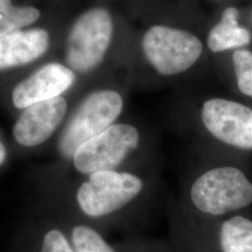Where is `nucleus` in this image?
<instances>
[{
  "instance_id": "f257e3e1",
  "label": "nucleus",
  "mask_w": 252,
  "mask_h": 252,
  "mask_svg": "<svg viewBox=\"0 0 252 252\" xmlns=\"http://www.w3.org/2000/svg\"><path fill=\"white\" fill-rule=\"evenodd\" d=\"M189 199L200 213L223 216L252 204V182L234 166L209 167L192 180Z\"/></svg>"
},
{
  "instance_id": "f03ea898",
  "label": "nucleus",
  "mask_w": 252,
  "mask_h": 252,
  "mask_svg": "<svg viewBox=\"0 0 252 252\" xmlns=\"http://www.w3.org/2000/svg\"><path fill=\"white\" fill-rule=\"evenodd\" d=\"M145 181L130 172L108 170L89 175L78 189L82 212L93 218L108 216L125 208L140 196Z\"/></svg>"
},
{
  "instance_id": "7ed1b4c3",
  "label": "nucleus",
  "mask_w": 252,
  "mask_h": 252,
  "mask_svg": "<svg viewBox=\"0 0 252 252\" xmlns=\"http://www.w3.org/2000/svg\"><path fill=\"white\" fill-rule=\"evenodd\" d=\"M124 108L122 95L112 90L94 92L77 108L59 140V151L66 158L88 140L115 124Z\"/></svg>"
},
{
  "instance_id": "20e7f679",
  "label": "nucleus",
  "mask_w": 252,
  "mask_h": 252,
  "mask_svg": "<svg viewBox=\"0 0 252 252\" xmlns=\"http://www.w3.org/2000/svg\"><path fill=\"white\" fill-rule=\"evenodd\" d=\"M142 140L143 135L136 126L114 124L81 145L72 156L73 164L78 171L86 175L116 170L139 150Z\"/></svg>"
},
{
  "instance_id": "39448f33",
  "label": "nucleus",
  "mask_w": 252,
  "mask_h": 252,
  "mask_svg": "<svg viewBox=\"0 0 252 252\" xmlns=\"http://www.w3.org/2000/svg\"><path fill=\"white\" fill-rule=\"evenodd\" d=\"M142 48L149 63L163 76L185 72L198 61L203 51L197 36L162 26L151 27L146 32Z\"/></svg>"
},
{
  "instance_id": "423d86ee",
  "label": "nucleus",
  "mask_w": 252,
  "mask_h": 252,
  "mask_svg": "<svg viewBox=\"0 0 252 252\" xmlns=\"http://www.w3.org/2000/svg\"><path fill=\"white\" fill-rule=\"evenodd\" d=\"M113 25L108 11L92 9L76 21L67 37L66 63L77 72L94 69L103 60L112 37Z\"/></svg>"
},
{
  "instance_id": "0eeeda50",
  "label": "nucleus",
  "mask_w": 252,
  "mask_h": 252,
  "mask_svg": "<svg viewBox=\"0 0 252 252\" xmlns=\"http://www.w3.org/2000/svg\"><path fill=\"white\" fill-rule=\"evenodd\" d=\"M201 121L208 135L239 150H252V109L243 104L211 98L203 104Z\"/></svg>"
},
{
  "instance_id": "6e6552de",
  "label": "nucleus",
  "mask_w": 252,
  "mask_h": 252,
  "mask_svg": "<svg viewBox=\"0 0 252 252\" xmlns=\"http://www.w3.org/2000/svg\"><path fill=\"white\" fill-rule=\"evenodd\" d=\"M74 81L75 74L70 68L61 63H48L19 83L12 92V102L17 108H28L60 96Z\"/></svg>"
},
{
  "instance_id": "1a4fd4ad",
  "label": "nucleus",
  "mask_w": 252,
  "mask_h": 252,
  "mask_svg": "<svg viewBox=\"0 0 252 252\" xmlns=\"http://www.w3.org/2000/svg\"><path fill=\"white\" fill-rule=\"evenodd\" d=\"M66 109V101L62 96L29 106L14 126L15 139L26 147L43 143L61 124Z\"/></svg>"
},
{
  "instance_id": "9d476101",
  "label": "nucleus",
  "mask_w": 252,
  "mask_h": 252,
  "mask_svg": "<svg viewBox=\"0 0 252 252\" xmlns=\"http://www.w3.org/2000/svg\"><path fill=\"white\" fill-rule=\"evenodd\" d=\"M50 43L43 29L14 31L0 36V70L33 62L45 54Z\"/></svg>"
},
{
  "instance_id": "9b49d317",
  "label": "nucleus",
  "mask_w": 252,
  "mask_h": 252,
  "mask_svg": "<svg viewBox=\"0 0 252 252\" xmlns=\"http://www.w3.org/2000/svg\"><path fill=\"white\" fill-rule=\"evenodd\" d=\"M237 17L238 10L234 7L223 11L220 23L211 29L207 38V46L212 52L220 53L251 43V32L238 25Z\"/></svg>"
},
{
  "instance_id": "f8f14e48",
  "label": "nucleus",
  "mask_w": 252,
  "mask_h": 252,
  "mask_svg": "<svg viewBox=\"0 0 252 252\" xmlns=\"http://www.w3.org/2000/svg\"><path fill=\"white\" fill-rule=\"evenodd\" d=\"M222 252H252V220L242 216L225 220L220 229Z\"/></svg>"
},
{
  "instance_id": "ddd939ff",
  "label": "nucleus",
  "mask_w": 252,
  "mask_h": 252,
  "mask_svg": "<svg viewBox=\"0 0 252 252\" xmlns=\"http://www.w3.org/2000/svg\"><path fill=\"white\" fill-rule=\"evenodd\" d=\"M39 16L40 12L35 8H16L11 0H0V36L33 24Z\"/></svg>"
},
{
  "instance_id": "4468645a",
  "label": "nucleus",
  "mask_w": 252,
  "mask_h": 252,
  "mask_svg": "<svg viewBox=\"0 0 252 252\" xmlns=\"http://www.w3.org/2000/svg\"><path fill=\"white\" fill-rule=\"evenodd\" d=\"M71 238L75 252H115L99 233L88 226H76Z\"/></svg>"
},
{
  "instance_id": "2eb2a0df",
  "label": "nucleus",
  "mask_w": 252,
  "mask_h": 252,
  "mask_svg": "<svg viewBox=\"0 0 252 252\" xmlns=\"http://www.w3.org/2000/svg\"><path fill=\"white\" fill-rule=\"evenodd\" d=\"M234 72L239 91L252 98V53L247 50L236 51L233 55Z\"/></svg>"
},
{
  "instance_id": "dca6fc26",
  "label": "nucleus",
  "mask_w": 252,
  "mask_h": 252,
  "mask_svg": "<svg viewBox=\"0 0 252 252\" xmlns=\"http://www.w3.org/2000/svg\"><path fill=\"white\" fill-rule=\"evenodd\" d=\"M40 252H75V250L60 231L52 230L45 234Z\"/></svg>"
},
{
  "instance_id": "f3484780",
  "label": "nucleus",
  "mask_w": 252,
  "mask_h": 252,
  "mask_svg": "<svg viewBox=\"0 0 252 252\" xmlns=\"http://www.w3.org/2000/svg\"><path fill=\"white\" fill-rule=\"evenodd\" d=\"M6 155H7V153H6V149H5V147H4V145L2 144L1 142H0V165L4 162L5 161V159H6Z\"/></svg>"
}]
</instances>
